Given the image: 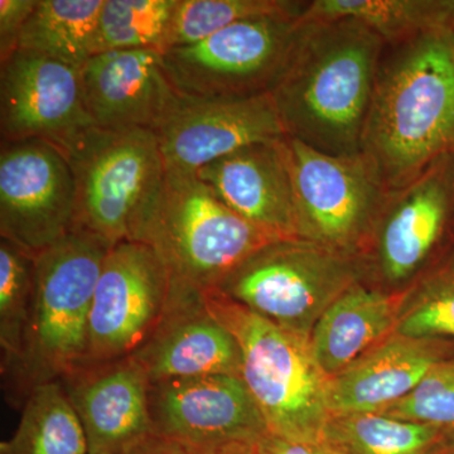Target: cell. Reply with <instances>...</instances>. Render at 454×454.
Returning <instances> with one entry per match:
<instances>
[{
  "label": "cell",
  "mask_w": 454,
  "mask_h": 454,
  "mask_svg": "<svg viewBox=\"0 0 454 454\" xmlns=\"http://www.w3.org/2000/svg\"><path fill=\"white\" fill-rule=\"evenodd\" d=\"M361 153L387 192L454 157V35L450 22L385 44Z\"/></svg>",
  "instance_id": "1"
},
{
  "label": "cell",
  "mask_w": 454,
  "mask_h": 454,
  "mask_svg": "<svg viewBox=\"0 0 454 454\" xmlns=\"http://www.w3.org/2000/svg\"><path fill=\"white\" fill-rule=\"evenodd\" d=\"M384 47L356 20L301 18L270 92L286 137L325 154H360Z\"/></svg>",
  "instance_id": "2"
},
{
  "label": "cell",
  "mask_w": 454,
  "mask_h": 454,
  "mask_svg": "<svg viewBox=\"0 0 454 454\" xmlns=\"http://www.w3.org/2000/svg\"><path fill=\"white\" fill-rule=\"evenodd\" d=\"M211 315L241 349V378L258 404L269 433L304 443H322L333 414L328 378L317 364L310 337L293 333L230 300L216 289L202 291Z\"/></svg>",
  "instance_id": "3"
},
{
  "label": "cell",
  "mask_w": 454,
  "mask_h": 454,
  "mask_svg": "<svg viewBox=\"0 0 454 454\" xmlns=\"http://www.w3.org/2000/svg\"><path fill=\"white\" fill-rule=\"evenodd\" d=\"M76 226L109 247L140 241L162 199L167 169L153 130L92 128L67 154Z\"/></svg>",
  "instance_id": "4"
},
{
  "label": "cell",
  "mask_w": 454,
  "mask_h": 454,
  "mask_svg": "<svg viewBox=\"0 0 454 454\" xmlns=\"http://www.w3.org/2000/svg\"><path fill=\"white\" fill-rule=\"evenodd\" d=\"M110 247L74 229L35 255V293L25 355L14 378L26 396L41 382L82 369L88 355L90 313Z\"/></svg>",
  "instance_id": "5"
},
{
  "label": "cell",
  "mask_w": 454,
  "mask_h": 454,
  "mask_svg": "<svg viewBox=\"0 0 454 454\" xmlns=\"http://www.w3.org/2000/svg\"><path fill=\"white\" fill-rule=\"evenodd\" d=\"M273 241L196 175L167 172L162 199L139 243L153 247L170 276L207 291Z\"/></svg>",
  "instance_id": "6"
},
{
  "label": "cell",
  "mask_w": 454,
  "mask_h": 454,
  "mask_svg": "<svg viewBox=\"0 0 454 454\" xmlns=\"http://www.w3.org/2000/svg\"><path fill=\"white\" fill-rule=\"evenodd\" d=\"M363 273L360 256L289 239L262 247L214 289L286 330L310 337L325 310L360 282Z\"/></svg>",
  "instance_id": "7"
},
{
  "label": "cell",
  "mask_w": 454,
  "mask_h": 454,
  "mask_svg": "<svg viewBox=\"0 0 454 454\" xmlns=\"http://www.w3.org/2000/svg\"><path fill=\"white\" fill-rule=\"evenodd\" d=\"M301 16L252 18L190 46L163 53L173 88L186 98L270 94L282 76Z\"/></svg>",
  "instance_id": "8"
},
{
  "label": "cell",
  "mask_w": 454,
  "mask_h": 454,
  "mask_svg": "<svg viewBox=\"0 0 454 454\" xmlns=\"http://www.w3.org/2000/svg\"><path fill=\"white\" fill-rule=\"evenodd\" d=\"M300 239L358 256L387 201L363 153L337 157L286 137Z\"/></svg>",
  "instance_id": "9"
},
{
  "label": "cell",
  "mask_w": 454,
  "mask_h": 454,
  "mask_svg": "<svg viewBox=\"0 0 454 454\" xmlns=\"http://www.w3.org/2000/svg\"><path fill=\"white\" fill-rule=\"evenodd\" d=\"M169 289L168 268L151 245L110 247L92 301L83 367L136 354L162 319Z\"/></svg>",
  "instance_id": "10"
},
{
  "label": "cell",
  "mask_w": 454,
  "mask_h": 454,
  "mask_svg": "<svg viewBox=\"0 0 454 454\" xmlns=\"http://www.w3.org/2000/svg\"><path fill=\"white\" fill-rule=\"evenodd\" d=\"M76 226V187L67 157L43 140L2 142L0 236L37 255Z\"/></svg>",
  "instance_id": "11"
},
{
  "label": "cell",
  "mask_w": 454,
  "mask_h": 454,
  "mask_svg": "<svg viewBox=\"0 0 454 454\" xmlns=\"http://www.w3.org/2000/svg\"><path fill=\"white\" fill-rule=\"evenodd\" d=\"M92 128L80 68L26 50L0 64L2 142L43 140L67 157Z\"/></svg>",
  "instance_id": "12"
},
{
  "label": "cell",
  "mask_w": 454,
  "mask_h": 454,
  "mask_svg": "<svg viewBox=\"0 0 454 454\" xmlns=\"http://www.w3.org/2000/svg\"><path fill=\"white\" fill-rule=\"evenodd\" d=\"M153 432L208 452L253 447L269 429L238 375H206L149 382Z\"/></svg>",
  "instance_id": "13"
},
{
  "label": "cell",
  "mask_w": 454,
  "mask_h": 454,
  "mask_svg": "<svg viewBox=\"0 0 454 454\" xmlns=\"http://www.w3.org/2000/svg\"><path fill=\"white\" fill-rule=\"evenodd\" d=\"M167 172L195 175L254 143L286 138L270 94L244 98H179L155 131Z\"/></svg>",
  "instance_id": "14"
},
{
  "label": "cell",
  "mask_w": 454,
  "mask_h": 454,
  "mask_svg": "<svg viewBox=\"0 0 454 454\" xmlns=\"http://www.w3.org/2000/svg\"><path fill=\"white\" fill-rule=\"evenodd\" d=\"M454 226V157L444 158L391 191L376 221V262L390 284L423 270Z\"/></svg>",
  "instance_id": "15"
},
{
  "label": "cell",
  "mask_w": 454,
  "mask_h": 454,
  "mask_svg": "<svg viewBox=\"0 0 454 454\" xmlns=\"http://www.w3.org/2000/svg\"><path fill=\"white\" fill-rule=\"evenodd\" d=\"M130 358L149 382L206 375L241 376L243 367L238 340L211 315L201 289L172 276L162 319Z\"/></svg>",
  "instance_id": "16"
},
{
  "label": "cell",
  "mask_w": 454,
  "mask_h": 454,
  "mask_svg": "<svg viewBox=\"0 0 454 454\" xmlns=\"http://www.w3.org/2000/svg\"><path fill=\"white\" fill-rule=\"evenodd\" d=\"M80 70L86 110L100 129L155 133L181 98L160 51L98 53Z\"/></svg>",
  "instance_id": "17"
},
{
  "label": "cell",
  "mask_w": 454,
  "mask_h": 454,
  "mask_svg": "<svg viewBox=\"0 0 454 454\" xmlns=\"http://www.w3.org/2000/svg\"><path fill=\"white\" fill-rule=\"evenodd\" d=\"M195 175L262 231L277 240L300 239L286 137L244 146Z\"/></svg>",
  "instance_id": "18"
},
{
  "label": "cell",
  "mask_w": 454,
  "mask_h": 454,
  "mask_svg": "<svg viewBox=\"0 0 454 454\" xmlns=\"http://www.w3.org/2000/svg\"><path fill=\"white\" fill-rule=\"evenodd\" d=\"M61 382L82 420L89 454H124L153 432L149 381L130 357L82 367Z\"/></svg>",
  "instance_id": "19"
},
{
  "label": "cell",
  "mask_w": 454,
  "mask_h": 454,
  "mask_svg": "<svg viewBox=\"0 0 454 454\" xmlns=\"http://www.w3.org/2000/svg\"><path fill=\"white\" fill-rule=\"evenodd\" d=\"M453 355L454 340L418 339L394 331L330 378L331 414L380 413L411 394L433 366Z\"/></svg>",
  "instance_id": "20"
},
{
  "label": "cell",
  "mask_w": 454,
  "mask_h": 454,
  "mask_svg": "<svg viewBox=\"0 0 454 454\" xmlns=\"http://www.w3.org/2000/svg\"><path fill=\"white\" fill-rule=\"evenodd\" d=\"M399 300L360 282L349 286L325 310L310 333L317 364L337 375L395 331Z\"/></svg>",
  "instance_id": "21"
},
{
  "label": "cell",
  "mask_w": 454,
  "mask_h": 454,
  "mask_svg": "<svg viewBox=\"0 0 454 454\" xmlns=\"http://www.w3.org/2000/svg\"><path fill=\"white\" fill-rule=\"evenodd\" d=\"M0 454H89L82 420L61 380L29 390L16 432Z\"/></svg>",
  "instance_id": "22"
},
{
  "label": "cell",
  "mask_w": 454,
  "mask_h": 454,
  "mask_svg": "<svg viewBox=\"0 0 454 454\" xmlns=\"http://www.w3.org/2000/svg\"><path fill=\"white\" fill-rule=\"evenodd\" d=\"M104 0H38L27 20L20 50L82 68L94 56Z\"/></svg>",
  "instance_id": "23"
},
{
  "label": "cell",
  "mask_w": 454,
  "mask_h": 454,
  "mask_svg": "<svg viewBox=\"0 0 454 454\" xmlns=\"http://www.w3.org/2000/svg\"><path fill=\"white\" fill-rule=\"evenodd\" d=\"M454 0H310L306 20H354L385 44H397L447 25Z\"/></svg>",
  "instance_id": "24"
},
{
  "label": "cell",
  "mask_w": 454,
  "mask_h": 454,
  "mask_svg": "<svg viewBox=\"0 0 454 454\" xmlns=\"http://www.w3.org/2000/svg\"><path fill=\"white\" fill-rule=\"evenodd\" d=\"M454 434L380 413L333 415L322 443L337 454H434Z\"/></svg>",
  "instance_id": "25"
},
{
  "label": "cell",
  "mask_w": 454,
  "mask_h": 454,
  "mask_svg": "<svg viewBox=\"0 0 454 454\" xmlns=\"http://www.w3.org/2000/svg\"><path fill=\"white\" fill-rule=\"evenodd\" d=\"M35 293V255L0 239V346L3 372L16 375L25 355Z\"/></svg>",
  "instance_id": "26"
},
{
  "label": "cell",
  "mask_w": 454,
  "mask_h": 454,
  "mask_svg": "<svg viewBox=\"0 0 454 454\" xmlns=\"http://www.w3.org/2000/svg\"><path fill=\"white\" fill-rule=\"evenodd\" d=\"M177 0H104L94 55L109 51L166 52Z\"/></svg>",
  "instance_id": "27"
},
{
  "label": "cell",
  "mask_w": 454,
  "mask_h": 454,
  "mask_svg": "<svg viewBox=\"0 0 454 454\" xmlns=\"http://www.w3.org/2000/svg\"><path fill=\"white\" fill-rule=\"evenodd\" d=\"M307 7L309 2L295 0H177L167 51L206 40L241 20L278 14L303 16Z\"/></svg>",
  "instance_id": "28"
},
{
  "label": "cell",
  "mask_w": 454,
  "mask_h": 454,
  "mask_svg": "<svg viewBox=\"0 0 454 454\" xmlns=\"http://www.w3.org/2000/svg\"><path fill=\"white\" fill-rule=\"evenodd\" d=\"M395 331L418 339L454 340V247L418 284Z\"/></svg>",
  "instance_id": "29"
},
{
  "label": "cell",
  "mask_w": 454,
  "mask_h": 454,
  "mask_svg": "<svg viewBox=\"0 0 454 454\" xmlns=\"http://www.w3.org/2000/svg\"><path fill=\"white\" fill-rule=\"evenodd\" d=\"M380 414L429 424L454 434V355L433 366L411 394Z\"/></svg>",
  "instance_id": "30"
},
{
  "label": "cell",
  "mask_w": 454,
  "mask_h": 454,
  "mask_svg": "<svg viewBox=\"0 0 454 454\" xmlns=\"http://www.w3.org/2000/svg\"><path fill=\"white\" fill-rule=\"evenodd\" d=\"M38 0H0V64L20 50V35Z\"/></svg>",
  "instance_id": "31"
},
{
  "label": "cell",
  "mask_w": 454,
  "mask_h": 454,
  "mask_svg": "<svg viewBox=\"0 0 454 454\" xmlns=\"http://www.w3.org/2000/svg\"><path fill=\"white\" fill-rule=\"evenodd\" d=\"M253 454H337L324 443L286 441L268 433L252 447Z\"/></svg>",
  "instance_id": "32"
},
{
  "label": "cell",
  "mask_w": 454,
  "mask_h": 454,
  "mask_svg": "<svg viewBox=\"0 0 454 454\" xmlns=\"http://www.w3.org/2000/svg\"><path fill=\"white\" fill-rule=\"evenodd\" d=\"M219 452V450H217ZM216 452H208L201 448L190 446V444L182 443L176 439L164 437L158 433H149L145 438L137 442L134 446L124 454H215Z\"/></svg>",
  "instance_id": "33"
},
{
  "label": "cell",
  "mask_w": 454,
  "mask_h": 454,
  "mask_svg": "<svg viewBox=\"0 0 454 454\" xmlns=\"http://www.w3.org/2000/svg\"><path fill=\"white\" fill-rule=\"evenodd\" d=\"M215 454H253L252 447H232L221 450Z\"/></svg>",
  "instance_id": "34"
},
{
  "label": "cell",
  "mask_w": 454,
  "mask_h": 454,
  "mask_svg": "<svg viewBox=\"0 0 454 454\" xmlns=\"http://www.w3.org/2000/svg\"><path fill=\"white\" fill-rule=\"evenodd\" d=\"M434 454H454V435L444 442L441 447L435 450Z\"/></svg>",
  "instance_id": "35"
},
{
  "label": "cell",
  "mask_w": 454,
  "mask_h": 454,
  "mask_svg": "<svg viewBox=\"0 0 454 454\" xmlns=\"http://www.w3.org/2000/svg\"><path fill=\"white\" fill-rule=\"evenodd\" d=\"M450 29H452V32L454 35V7H453L452 14H450Z\"/></svg>",
  "instance_id": "36"
}]
</instances>
